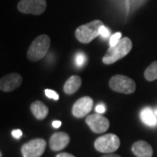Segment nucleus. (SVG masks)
Instances as JSON below:
<instances>
[{
  "instance_id": "nucleus-19",
  "label": "nucleus",
  "mask_w": 157,
  "mask_h": 157,
  "mask_svg": "<svg viewBox=\"0 0 157 157\" xmlns=\"http://www.w3.org/2000/svg\"><path fill=\"white\" fill-rule=\"evenodd\" d=\"M45 95L47 96L48 98L50 99H52V100H55V101H58L59 99V96L57 94L55 91L51 89H45Z\"/></svg>"
},
{
  "instance_id": "nucleus-7",
  "label": "nucleus",
  "mask_w": 157,
  "mask_h": 157,
  "mask_svg": "<svg viewBox=\"0 0 157 157\" xmlns=\"http://www.w3.org/2000/svg\"><path fill=\"white\" fill-rule=\"evenodd\" d=\"M18 11L25 14L40 15L46 9L45 0H21L17 5Z\"/></svg>"
},
{
  "instance_id": "nucleus-11",
  "label": "nucleus",
  "mask_w": 157,
  "mask_h": 157,
  "mask_svg": "<svg viewBox=\"0 0 157 157\" xmlns=\"http://www.w3.org/2000/svg\"><path fill=\"white\" fill-rule=\"evenodd\" d=\"M69 142H70V137L67 133L57 132L51 136L49 144L52 151H59L67 147Z\"/></svg>"
},
{
  "instance_id": "nucleus-17",
  "label": "nucleus",
  "mask_w": 157,
  "mask_h": 157,
  "mask_svg": "<svg viewBox=\"0 0 157 157\" xmlns=\"http://www.w3.org/2000/svg\"><path fill=\"white\" fill-rule=\"evenodd\" d=\"M86 62V57L83 52H78L75 55V64L78 67H83Z\"/></svg>"
},
{
  "instance_id": "nucleus-1",
  "label": "nucleus",
  "mask_w": 157,
  "mask_h": 157,
  "mask_svg": "<svg viewBox=\"0 0 157 157\" xmlns=\"http://www.w3.org/2000/svg\"><path fill=\"white\" fill-rule=\"evenodd\" d=\"M132 46L133 44L131 39L128 37H124L115 45H110L106 54L103 57L102 61L106 65H111L113 63H115L127 54H128L129 52L132 49Z\"/></svg>"
},
{
  "instance_id": "nucleus-22",
  "label": "nucleus",
  "mask_w": 157,
  "mask_h": 157,
  "mask_svg": "<svg viewBox=\"0 0 157 157\" xmlns=\"http://www.w3.org/2000/svg\"><path fill=\"white\" fill-rule=\"evenodd\" d=\"M95 110L98 113H101H101H105V111H106V107H105L104 104H99V105L95 107Z\"/></svg>"
},
{
  "instance_id": "nucleus-13",
  "label": "nucleus",
  "mask_w": 157,
  "mask_h": 157,
  "mask_svg": "<svg viewBox=\"0 0 157 157\" xmlns=\"http://www.w3.org/2000/svg\"><path fill=\"white\" fill-rule=\"evenodd\" d=\"M81 78L78 75H73L68 78L64 85V92L67 94H73L77 92L81 86Z\"/></svg>"
},
{
  "instance_id": "nucleus-23",
  "label": "nucleus",
  "mask_w": 157,
  "mask_h": 157,
  "mask_svg": "<svg viewBox=\"0 0 157 157\" xmlns=\"http://www.w3.org/2000/svg\"><path fill=\"white\" fill-rule=\"evenodd\" d=\"M56 157H75L71 154H68V153H60L59 155H57Z\"/></svg>"
},
{
  "instance_id": "nucleus-3",
  "label": "nucleus",
  "mask_w": 157,
  "mask_h": 157,
  "mask_svg": "<svg viewBox=\"0 0 157 157\" xmlns=\"http://www.w3.org/2000/svg\"><path fill=\"white\" fill-rule=\"evenodd\" d=\"M104 24L101 20H94L78 26L75 31V37L79 42L87 44L100 36V29Z\"/></svg>"
},
{
  "instance_id": "nucleus-2",
  "label": "nucleus",
  "mask_w": 157,
  "mask_h": 157,
  "mask_svg": "<svg viewBox=\"0 0 157 157\" xmlns=\"http://www.w3.org/2000/svg\"><path fill=\"white\" fill-rule=\"evenodd\" d=\"M51 39L47 35H40L33 41L27 51V58L30 61L36 62L42 59L50 48Z\"/></svg>"
},
{
  "instance_id": "nucleus-16",
  "label": "nucleus",
  "mask_w": 157,
  "mask_h": 157,
  "mask_svg": "<svg viewBox=\"0 0 157 157\" xmlns=\"http://www.w3.org/2000/svg\"><path fill=\"white\" fill-rule=\"evenodd\" d=\"M144 77L148 81L157 79V61L153 62L149 67H147L144 72Z\"/></svg>"
},
{
  "instance_id": "nucleus-6",
  "label": "nucleus",
  "mask_w": 157,
  "mask_h": 157,
  "mask_svg": "<svg viewBox=\"0 0 157 157\" xmlns=\"http://www.w3.org/2000/svg\"><path fill=\"white\" fill-rule=\"evenodd\" d=\"M46 142L44 139L38 138L25 143L21 147L23 157H40L45 150Z\"/></svg>"
},
{
  "instance_id": "nucleus-24",
  "label": "nucleus",
  "mask_w": 157,
  "mask_h": 157,
  "mask_svg": "<svg viewBox=\"0 0 157 157\" xmlns=\"http://www.w3.org/2000/svg\"><path fill=\"white\" fill-rule=\"evenodd\" d=\"M60 126H61V121H54L52 122V127L55 128H59Z\"/></svg>"
},
{
  "instance_id": "nucleus-10",
  "label": "nucleus",
  "mask_w": 157,
  "mask_h": 157,
  "mask_svg": "<svg viewBox=\"0 0 157 157\" xmlns=\"http://www.w3.org/2000/svg\"><path fill=\"white\" fill-rule=\"evenodd\" d=\"M22 77L18 73H13L4 76L0 80V89L4 92H11L22 84Z\"/></svg>"
},
{
  "instance_id": "nucleus-25",
  "label": "nucleus",
  "mask_w": 157,
  "mask_h": 157,
  "mask_svg": "<svg viewBox=\"0 0 157 157\" xmlns=\"http://www.w3.org/2000/svg\"><path fill=\"white\" fill-rule=\"evenodd\" d=\"M102 157H121L119 155H114V154H109V155H103Z\"/></svg>"
},
{
  "instance_id": "nucleus-26",
  "label": "nucleus",
  "mask_w": 157,
  "mask_h": 157,
  "mask_svg": "<svg viewBox=\"0 0 157 157\" xmlns=\"http://www.w3.org/2000/svg\"><path fill=\"white\" fill-rule=\"evenodd\" d=\"M154 113H155V115L157 116V108H156V109H155V110H154Z\"/></svg>"
},
{
  "instance_id": "nucleus-9",
  "label": "nucleus",
  "mask_w": 157,
  "mask_h": 157,
  "mask_svg": "<svg viewBox=\"0 0 157 157\" xmlns=\"http://www.w3.org/2000/svg\"><path fill=\"white\" fill-rule=\"evenodd\" d=\"M94 107V101L91 97L85 96L76 101L73 106L72 113L76 118H82L87 115Z\"/></svg>"
},
{
  "instance_id": "nucleus-4",
  "label": "nucleus",
  "mask_w": 157,
  "mask_h": 157,
  "mask_svg": "<svg viewBox=\"0 0 157 157\" xmlns=\"http://www.w3.org/2000/svg\"><path fill=\"white\" fill-rule=\"evenodd\" d=\"M109 86L113 91L124 94H131L136 89L135 82L131 78L124 75H114L109 80Z\"/></svg>"
},
{
  "instance_id": "nucleus-18",
  "label": "nucleus",
  "mask_w": 157,
  "mask_h": 157,
  "mask_svg": "<svg viewBox=\"0 0 157 157\" xmlns=\"http://www.w3.org/2000/svg\"><path fill=\"white\" fill-rule=\"evenodd\" d=\"M121 39V33H116L113 34L110 37V40H109V44L110 45H115L118 44Z\"/></svg>"
},
{
  "instance_id": "nucleus-12",
  "label": "nucleus",
  "mask_w": 157,
  "mask_h": 157,
  "mask_svg": "<svg viewBox=\"0 0 157 157\" xmlns=\"http://www.w3.org/2000/svg\"><path fill=\"white\" fill-rule=\"evenodd\" d=\"M132 152L136 157H152L153 148L145 140L136 141L132 146Z\"/></svg>"
},
{
  "instance_id": "nucleus-14",
  "label": "nucleus",
  "mask_w": 157,
  "mask_h": 157,
  "mask_svg": "<svg viewBox=\"0 0 157 157\" xmlns=\"http://www.w3.org/2000/svg\"><path fill=\"white\" fill-rule=\"evenodd\" d=\"M31 111L38 120H43L47 116L49 109L43 102L37 101L31 105Z\"/></svg>"
},
{
  "instance_id": "nucleus-20",
  "label": "nucleus",
  "mask_w": 157,
  "mask_h": 157,
  "mask_svg": "<svg viewBox=\"0 0 157 157\" xmlns=\"http://www.w3.org/2000/svg\"><path fill=\"white\" fill-rule=\"evenodd\" d=\"M100 36H101L103 39H107L110 36V31L107 29L105 25H102L100 29Z\"/></svg>"
},
{
  "instance_id": "nucleus-5",
  "label": "nucleus",
  "mask_w": 157,
  "mask_h": 157,
  "mask_svg": "<svg viewBox=\"0 0 157 157\" xmlns=\"http://www.w3.org/2000/svg\"><path fill=\"white\" fill-rule=\"evenodd\" d=\"M121 145V140L116 135L108 134L97 138L94 141V147L101 153H113L116 151Z\"/></svg>"
},
{
  "instance_id": "nucleus-8",
  "label": "nucleus",
  "mask_w": 157,
  "mask_h": 157,
  "mask_svg": "<svg viewBox=\"0 0 157 157\" xmlns=\"http://www.w3.org/2000/svg\"><path fill=\"white\" fill-rule=\"evenodd\" d=\"M86 122L90 129L95 134H101L106 132L110 126L109 121L103 115H101V113L88 115L86 119Z\"/></svg>"
},
{
  "instance_id": "nucleus-21",
  "label": "nucleus",
  "mask_w": 157,
  "mask_h": 157,
  "mask_svg": "<svg viewBox=\"0 0 157 157\" xmlns=\"http://www.w3.org/2000/svg\"><path fill=\"white\" fill-rule=\"evenodd\" d=\"M23 133L20 129H15L11 132V135L15 138V139H20L22 136Z\"/></svg>"
},
{
  "instance_id": "nucleus-15",
  "label": "nucleus",
  "mask_w": 157,
  "mask_h": 157,
  "mask_svg": "<svg viewBox=\"0 0 157 157\" xmlns=\"http://www.w3.org/2000/svg\"><path fill=\"white\" fill-rule=\"evenodd\" d=\"M140 119L144 123L149 127H155L157 125V116L149 107L144 108L140 112Z\"/></svg>"
}]
</instances>
